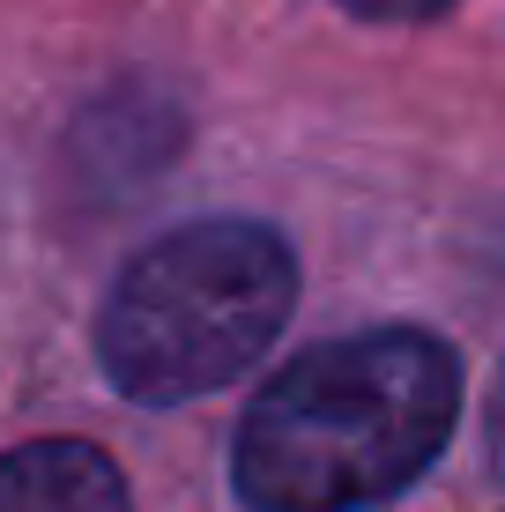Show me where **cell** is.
<instances>
[{"instance_id": "cell-5", "label": "cell", "mask_w": 505, "mask_h": 512, "mask_svg": "<svg viewBox=\"0 0 505 512\" xmlns=\"http://www.w3.org/2000/svg\"><path fill=\"white\" fill-rule=\"evenodd\" d=\"M483 446H491V468H498V483H505V379H498V394H491V423H483Z\"/></svg>"}, {"instance_id": "cell-2", "label": "cell", "mask_w": 505, "mask_h": 512, "mask_svg": "<svg viewBox=\"0 0 505 512\" xmlns=\"http://www.w3.org/2000/svg\"><path fill=\"white\" fill-rule=\"evenodd\" d=\"M298 305V260L268 223L208 216L119 268L97 312L104 379L142 409H179L231 386L283 334Z\"/></svg>"}, {"instance_id": "cell-4", "label": "cell", "mask_w": 505, "mask_h": 512, "mask_svg": "<svg viewBox=\"0 0 505 512\" xmlns=\"http://www.w3.org/2000/svg\"><path fill=\"white\" fill-rule=\"evenodd\" d=\"M357 23H424V15H446L454 0H342Z\"/></svg>"}, {"instance_id": "cell-3", "label": "cell", "mask_w": 505, "mask_h": 512, "mask_svg": "<svg viewBox=\"0 0 505 512\" xmlns=\"http://www.w3.org/2000/svg\"><path fill=\"white\" fill-rule=\"evenodd\" d=\"M0 512H134L127 475L90 438H30L0 453Z\"/></svg>"}, {"instance_id": "cell-1", "label": "cell", "mask_w": 505, "mask_h": 512, "mask_svg": "<svg viewBox=\"0 0 505 512\" xmlns=\"http://www.w3.org/2000/svg\"><path fill=\"white\" fill-rule=\"evenodd\" d=\"M461 364L424 327H372L290 357L253 394L231 483L253 512H357L446 453Z\"/></svg>"}]
</instances>
